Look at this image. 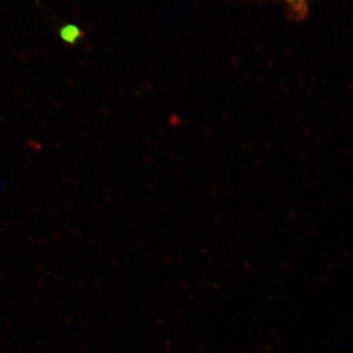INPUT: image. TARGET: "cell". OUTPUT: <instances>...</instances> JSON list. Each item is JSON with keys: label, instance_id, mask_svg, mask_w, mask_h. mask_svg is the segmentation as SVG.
<instances>
[{"label": "cell", "instance_id": "1", "mask_svg": "<svg viewBox=\"0 0 353 353\" xmlns=\"http://www.w3.org/2000/svg\"><path fill=\"white\" fill-rule=\"evenodd\" d=\"M60 36L66 43H74L77 39L80 38V32L75 26H66L60 31Z\"/></svg>", "mask_w": 353, "mask_h": 353}, {"label": "cell", "instance_id": "2", "mask_svg": "<svg viewBox=\"0 0 353 353\" xmlns=\"http://www.w3.org/2000/svg\"><path fill=\"white\" fill-rule=\"evenodd\" d=\"M290 1H297V0H290Z\"/></svg>", "mask_w": 353, "mask_h": 353}]
</instances>
